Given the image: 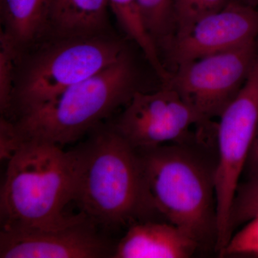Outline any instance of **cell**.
Instances as JSON below:
<instances>
[{
    "instance_id": "6da1fadb",
    "label": "cell",
    "mask_w": 258,
    "mask_h": 258,
    "mask_svg": "<svg viewBox=\"0 0 258 258\" xmlns=\"http://www.w3.org/2000/svg\"><path fill=\"white\" fill-rule=\"evenodd\" d=\"M73 152V201L96 225L133 223L152 210L139 154L112 125H98L92 137Z\"/></svg>"
},
{
    "instance_id": "7a4b0ae2",
    "label": "cell",
    "mask_w": 258,
    "mask_h": 258,
    "mask_svg": "<svg viewBox=\"0 0 258 258\" xmlns=\"http://www.w3.org/2000/svg\"><path fill=\"white\" fill-rule=\"evenodd\" d=\"M74 152L46 142L24 141L8 161L0 193L2 230H55L79 215L63 210L74 198Z\"/></svg>"
},
{
    "instance_id": "3957f363",
    "label": "cell",
    "mask_w": 258,
    "mask_h": 258,
    "mask_svg": "<svg viewBox=\"0 0 258 258\" xmlns=\"http://www.w3.org/2000/svg\"><path fill=\"white\" fill-rule=\"evenodd\" d=\"M134 61L126 49L118 60L46 103L18 115L14 122L23 141L62 147L94 130L137 89Z\"/></svg>"
},
{
    "instance_id": "277c9868",
    "label": "cell",
    "mask_w": 258,
    "mask_h": 258,
    "mask_svg": "<svg viewBox=\"0 0 258 258\" xmlns=\"http://www.w3.org/2000/svg\"><path fill=\"white\" fill-rule=\"evenodd\" d=\"M181 145L137 151L151 208L199 243L216 237L215 165Z\"/></svg>"
},
{
    "instance_id": "5b68a950",
    "label": "cell",
    "mask_w": 258,
    "mask_h": 258,
    "mask_svg": "<svg viewBox=\"0 0 258 258\" xmlns=\"http://www.w3.org/2000/svg\"><path fill=\"white\" fill-rule=\"evenodd\" d=\"M126 49L109 32L43 37L17 56L11 112L18 116L50 101L114 62Z\"/></svg>"
},
{
    "instance_id": "8992f818",
    "label": "cell",
    "mask_w": 258,
    "mask_h": 258,
    "mask_svg": "<svg viewBox=\"0 0 258 258\" xmlns=\"http://www.w3.org/2000/svg\"><path fill=\"white\" fill-rule=\"evenodd\" d=\"M257 123L258 55L240 92L222 112L216 128L218 158L215 169V248L220 255L231 238V208Z\"/></svg>"
},
{
    "instance_id": "52a82bcc",
    "label": "cell",
    "mask_w": 258,
    "mask_h": 258,
    "mask_svg": "<svg viewBox=\"0 0 258 258\" xmlns=\"http://www.w3.org/2000/svg\"><path fill=\"white\" fill-rule=\"evenodd\" d=\"M257 42L181 64L163 86L175 90L207 124L240 92L257 58Z\"/></svg>"
},
{
    "instance_id": "ba28073f",
    "label": "cell",
    "mask_w": 258,
    "mask_h": 258,
    "mask_svg": "<svg viewBox=\"0 0 258 258\" xmlns=\"http://www.w3.org/2000/svg\"><path fill=\"white\" fill-rule=\"evenodd\" d=\"M195 125L206 124L175 90L162 86L156 92L136 91L112 126L136 150H142L184 144Z\"/></svg>"
},
{
    "instance_id": "9c48e42d",
    "label": "cell",
    "mask_w": 258,
    "mask_h": 258,
    "mask_svg": "<svg viewBox=\"0 0 258 258\" xmlns=\"http://www.w3.org/2000/svg\"><path fill=\"white\" fill-rule=\"evenodd\" d=\"M258 37V10L230 0L222 9L200 18L186 31L156 42L171 67L242 46Z\"/></svg>"
},
{
    "instance_id": "30bf717a",
    "label": "cell",
    "mask_w": 258,
    "mask_h": 258,
    "mask_svg": "<svg viewBox=\"0 0 258 258\" xmlns=\"http://www.w3.org/2000/svg\"><path fill=\"white\" fill-rule=\"evenodd\" d=\"M96 224L81 212L77 220L55 230L0 233L1 258H100L114 250L98 234Z\"/></svg>"
},
{
    "instance_id": "8fae6325",
    "label": "cell",
    "mask_w": 258,
    "mask_h": 258,
    "mask_svg": "<svg viewBox=\"0 0 258 258\" xmlns=\"http://www.w3.org/2000/svg\"><path fill=\"white\" fill-rule=\"evenodd\" d=\"M198 242L172 224H133L117 244L114 258H186Z\"/></svg>"
},
{
    "instance_id": "7c38bea8",
    "label": "cell",
    "mask_w": 258,
    "mask_h": 258,
    "mask_svg": "<svg viewBox=\"0 0 258 258\" xmlns=\"http://www.w3.org/2000/svg\"><path fill=\"white\" fill-rule=\"evenodd\" d=\"M108 8V0H50L46 36L106 33Z\"/></svg>"
},
{
    "instance_id": "4fadbf2b",
    "label": "cell",
    "mask_w": 258,
    "mask_h": 258,
    "mask_svg": "<svg viewBox=\"0 0 258 258\" xmlns=\"http://www.w3.org/2000/svg\"><path fill=\"white\" fill-rule=\"evenodd\" d=\"M50 0H0L1 31L18 55L47 35Z\"/></svg>"
},
{
    "instance_id": "5bb4252c",
    "label": "cell",
    "mask_w": 258,
    "mask_h": 258,
    "mask_svg": "<svg viewBox=\"0 0 258 258\" xmlns=\"http://www.w3.org/2000/svg\"><path fill=\"white\" fill-rule=\"evenodd\" d=\"M108 3L122 30L140 47L158 77L165 79L167 70L154 39L144 25L138 0H108Z\"/></svg>"
},
{
    "instance_id": "9a60e30c",
    "label": "cell",
    "mask_w": 258,
    "mask_h": 258,
    "mask_svg": "<svg viewBox=\"0 0 258 258\" xmlns=\"http://www.w3.org/2000/svg\"><path fill=\"white\" fill-rule=\"evenodd\" d=\"M144 25L154 42L171 36L175 32L174 0H138Z\"/></svg>"
},
{
    "instance_id": "2e32d148",
    "label": "cell",
    "mask_w": 258,
    "mask_h": 258,
    "mask_svg": "<svg viewBox=\"0 0 258 258\" xmlns=\"http://www.w3.org/2000/svg\"><path fill=\"white\" fill-rule=\"evenodd\" d=\"M258 214V176L247 179L239 184L231 208L229 230L231 237L234 230L244 225Z\"/></svg>"
},
{
    "instance_id": "e0dca14e",
    "label": "cell",
    "mask_w": 258,
    "mask_h": 258,
    "mask_svg": "<svg viewBox=\"0 0 258 258\" xmlns=\"http://www.w3.org/2000/svg\"><path fill=\"white\" fill-rule=\"evenodd\" d=\"M17 56L18 52L10 39L0 31V110L3 116L11 113Z\"/></svg>"
},
{
    "instance_id": "ac0fdd59",
    "label": "cell",
    "mask_w": 258,
    "mask_h": 258,
    "mask_svg": "<svg viewBox=\"0 0 258 258\" xmlns=\"http://www.w3.org/2000/svg\"><path fill=\"white\" fill-rule=\"evenodd\" d=\"M230 0H174L175 32L181 33L206 15L222 9Z\"/></svg>"
},
{
    "instance_id": "d6986e66",
    "label": "cell",
    "mask_w": 258,
    "mask_h": 258,
    "mask_svg": "<svg viewBox=\"0 0 258 258\" xmlns=\"http://www.w3.org/2000/svg\"><path fill=\"white\" fill-rule=\"evenodd\" d=\"M235 254L258 256V214L232 235L222 255Z\"/></svg>"
},
{
    "instance_id": "ffe728a7",
    "label": "cell",
    "mask_w": 258,
    "mask_h": 258,
    "mask_svg": "<svg viewBox=\"0 0 258 258\" xmlns=\"http://www.w3.org/2000/svg\"><path fill=\"white\" fill-rule=\"evenodd\" d=\"M24 142L14 122L5 116L0 119V157L9 161Z\"/></svg>"
},
{
    "instance_id": "44dd1931",
    "label": "cell",
    "mask_w": 258,
    "mask_h": 258,
    "mask_svg": "<svg viewBox=\"0 0 258 258\" xmlns=\"http://www.w3.org/2000/svg\"><path fill=\"white\" fill-rule=\"evenodd\" d=\"M244 172L247 179L258 176V123Z\"/></svg>"
},
{
    "instance_id": "7402d4cb",
    "label": "cell",
    "mask_w": 258,
    "mask_h": 258,
    "mask_svg": "<svg viewBox=\"0 0 258 258\" xmlns=\"http://www.w3.org/2000/svg\"><path fill=\"white\" fill-rule=\"evenodd\" d=\"M235 1L239 2L242 4L252 7V8H257L258 6V0H235Z\"/></svg>"
}]
</instances>
